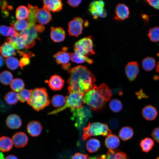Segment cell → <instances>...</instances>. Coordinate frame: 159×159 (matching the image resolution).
Returning a JSON list of instances; mask_svg holds the SVG:
<instances>
[{"label": "cell", "mask_w": 159, "mask_h": 159, "mask_svg": "<svg viewBox=\"0 0 159 159\" xmlns=\"http://www.w3.org/2000/svg\"><path fill=\"white\" fill-rule=\"evenodd\" d=\"M67 82L69 92L85 94L95 86V78L85 66L78 65L69 69Z\"/></svg>", "instance_id": "1"}, {"label": "cell", "mask_w": 159, "mask_h": 159, "mask_svg": "<svg viewBox=\"0 0 159 159\" xmlns=\"http://www.w3.org/2000/svg\"><path fill=\"white\" fill-rule=\"evenodd\" d=\"M112 95L109 87L103 83L98 87L95 86L85 93L83 97V102L92 110H99L109 100Z\"/></svg>", "instance_id": "2"}, {"label": "cell", "mask_w": 159, "mask_h": 159, "mask_svg": "<svg viewBox=\"0 0 159 159\" xmlns=\"http://www.w3.org/2000/svg\"><path fill=\"white\" fill-rule=\"evenodd\" d=\"M27 103L37 111L42 110L50 104V100L45 88H36L32 90Z\"/></svg>", "instance_id": "3"}, {"label": "cell", "mask_w": 159, "mask_h": 159, "mask_svg": "<svg viewBox=\"0 0 159 159\" xmlns=\"http://www.w3.org/2000/svg\"><path fill=\"white\" fill-rule=\"evenodd\" d=\"M83 129L82 138L83 140H85L92 136L102 135L107 137L112 134L111 131L106 123L99 122L89 123Z\"/></svg>", "instance_id": "4"}, {"label": "cell", "mask_w": 159, "mask_h": 159, "mask_svg": "<svg viewBox=\"0 0 159 159\" xmlns=\"http://www.w3.org/2000/svg\"><path fill=\"white\" fill-rule=\"evenodd\" d=\"M65 97L66 102L62 107L55 109L48 113L51 115L57 114L67 108L77 109L83 106V99L85 94L77 92H69Z\"/></svg>", "instance_id": "5"}, {"label": "cell", "mask_w": 159, "mask_h": 159, "mask_svg": "<svg viewBox=\"0 0 159 159\" xmlns=\"http://www.w3.org/2000/svg\"><path fill=\"white\" fill-rule=\"evenodd\" d=\"M74 51H77L85 56L95 54L92 37L83 38L75 42L74 45Z\"/></svg>", "instance_id": "6"}, {"label": "cell", "mask_w": 159, "mask_h": 159, "mask_svg": "<svg viewBox=\"0 0 159 159\" xmlns=\"http://www.w3.org/2000/svg\"><path fill=\"white\" fill-rule=\"evenodd\" d=\"M90 107L83 106L77 109H71L72 118L75 120V125L79 127L88 121L91 116V111Z\"/></svg>", "instance_id": "7"}, {"label": "cell", "mask_w": 159, "mask_h": 159, "mask_svg": "<svg viewBox=\"0 0 159 159\" xmlns=\"http://www.w3.org/2000/svg\"><path fill=\"white\" fill-rule=\"evenodd\" d=\"M104 6L103 1H93L90 4L88 10L94 19H97L99 17L104 18L106 15Z\"/></svg>", "instance_id": "8"}, {"label": "cell", "mask_w": 159, "mask_h": 159, "mask_svg": "<svg viewBox=\"0 0 159 159\" xmlns=\"http://www.w3.org/2000/svg\"><path fill=\"white\" fill-rule=\"evenodd\" d=\"M84 20L80 17H75L68 23V32L70 36L78 37L82 33Z\"/></svg>", "instance_id": "9"}, {"label": "cell", "mask_w": 159, "mask_h": 159, "mask_svg": "<svg viewBox=\"0 0 159 159\" xmlns=\"http://www.w3.org/2000/svg\"><path fill=\"white\" fill-rule=\"evenodd\" d=\"M126 75L130 81L134 80L139 72V66L137 62L133 61L128 62L125 68Z\"/></svg>", "instance_id": "10"}, {"label": "cell", "mask_w": 159, "mask_h": 159, "mask_svg": "<svg viewBox=\"0 0 159 159\" xmlns=\"http://www.w3.org/2000/svg\"><path fill=\"white\" fill-rule=\"evenodd\" d=\"M129 13L128 7L125 4L120 3L116 7L114 18L117 21H122L128 17Z\"/></svg>", "instance_id": "11"}, {"label": "cell", "mask_w": 159, "mask_h": 159, "mask_svg": "<svg viewBox=\"0 0 159 159\" xmlns=\"http://www.w3.org/2000/svg\"><path fill=\"white\" fill-rule=\"evenodd\" d=\"M96 159H127L126 154L118 150H109L106 154L97 156Z\"/></svg>", "instance_id": "12"}, {"label": "cell", "mask_w": 159, "mask_h": 159, "mask_svg": "<svg viewBox=\"0 0 159 159\" xmlns=\"http://www.w3.org/2000/svg\"><path fill=\"white\" fill-rule=\"evenodd\" d=\"M13 145L17 148H23L27 143L28 138L26 135L22 132H18L12 136Z\"/></svg>", "instance_id": "13"}, {"label": "cell", "mask_w": 159, "mask_h": 159, "mask_svg": "<svg viewBox=\"0 0 159 159\" xmlns=\"http://www.w3.org/2000/svg\"><path fill=\"white\" fill-rule=\"evenodd\" d=\"M64 82V80L60 76L54 74L51 77L48 83L49 87L52 90L57 91L62 89Z\"/></svg>", "instance_id": "14"}, {"label": "cell", "mask_w": 159, "mask_h": 159, "mask_svg": "<svg viewBox=\"0 0 159 159\" xmlns=\"http://www.w3.org/2000/svg\"><path fill=\"white\" fill-rule=\"evenodd\" d=\"M36 19V21L40 24H46L52 20V16L49 11L43 8L38 9Z\"/></svg>", "instance_id": "15"}, {"label": "cell", "mask_w": 159, "mask_h": 159, "mask_svg": "<svg viewBox=\"0 0 159 159\" xmlns=\"http://www.w3.org/2000/svg\"><path fill=\"white\" fill-rule=\"evenodd\" d=\"M43 8L49 11L58 12L62 9L63 4L62 1L59 0H43Z\"/></svg>", "instance_id": "16"}, {"label": "cell", "mask_w": 159, "mask_h": 159, "mask_svg": "<svg viewBox=\"0 0 159 159\" xmlns=\"http://www.w3.org/2000/svg\"><path fill=\"white\" fill-rule=\"evenodd\" d=\"M42 129V125L37 121L34 120L29 122L26 127L28 133L32 137H36L40 135Z\"/></svg>", "instance_id": "17"}, {"label": "cell", "mask_w": 159, "mask_h": 159, "mask_svg": "<svg viewBox=\"0 0 159 159\" xmlns=\"http://www.w3.org/2000/svg\"><path fill=\"white\" fill-rule=\"evenodd\" d=\"M15 49L9 42L5 40L1 46L0 51L2 56L6 58L16 55Z\"/></svg>", "instance_id": "18"}, {"label": "cell", "mask_w": 159, "mask_h": 159, "mask_svg": "<svg viewBox=\"0 0 159 159\" xmlns=\"http://www.w3.org/2000/svg\"><path fill=\"white\" fill-rule=\"evenodd\" d=\"M6 122L7 127L12 129L19 128L21 126L22 123L20 117L15 114H12L8 116Z\"/></svg>", "instance_id": "19"}, {"label": "cell", "mask_w": 159, "mask_h": 159, "mask_svg": "<svg viewBox=\"0 0 159 159\" xmlns=\"http://www.w3.org/2000/svg\"><path fill=\"white\" fill-rule=\"evenodd\" d=\"M142 114L143 117L146 120L151 121L154 120L158 115L156 109L151 105L145 106L142 110Z\"/></svg>", "instance_id": "20"}, {"label": "cell", "mask_w": 159, "mask_h": 159, "mask_svg": "<svg viewBox=\"0 0 159 159\" xmlns=\"http://www.w3.org/2000/svg\"><path fill=\"white\" fill-rule=\"evenodd\" d=\"M65 33L64 30L60 27H53L51 29L50 37L55 42H60L65 38Z\"/></svg>", "instance_id": "21"}, {"label": "cell", "mask_w": 159, "mask_h": 159, "mask_svg": "<svg viewBox=\"0 0 159 159\" xmlns=\"http://www.w3.org/2000/svg\"><path fill=\"white\" fill-rule=\"evenodd\" d=\"M70 54L71 60L76 63L81 64L87 62L89 64H92L93 62L92 59L77 51H74V53H70Z\"/></svg>", "instance_id": "22"}, {"label": "cell", "mask_w": 159, "mask_h": 159, "mask_svg": "<svg viewBox=\"0 0 159 159\" xmlns=\"http://www.w3.org/2000/svg\"><path fill=\"white\" fill-rule=\"evenodd\" d=\"M105 145L109 150H115L119 145L120 141L118 137L116 135L112 134L106 138Z\"/></svg>", "instance_id": "23"}, {"label": "cell", "mask_w": 159, "mask_h": 159, "mask_svg": "<svg viewBox=\"0 0 159 159\" xmlns=\"http://www.w3.org/2000/svg\"><path fill=\"white\" fill-rule=\"evenodd\" d=\"M54 57L57 63L62 64V65L69 63L71 59L70 54L64 50L57 52L55 54Z\"/></svg>", "instance_id": "24"}, {"label": "cell", "mask_w": 159, "mask_h": 159, "mask_svg": "<svg viewBox=\"0 0 159 159\" xmlns=\"http://www.w3.org/2000/svg\"><path fill=\"white\" fill-rule=\"evenodd\" d=\"M5 40L9 42L16 49L25 48V41L20 35L16 37H10Z\"/></svg>", "instance_id": "25"}, {"label": "cell", "mask_w": 159, "mask_h": 159, "mask_svg": "<svg viewBox=\"0 0 159 159\" xmlns=\"http://www.w3.org/2000/svg\"><path fill=\"white\" fill-rule=\"evenodd\" d=\"M134 134L133 129L131 127L125 126L120 130L119 136L122 140L126 141L132 138Z\"/></svg>", "instance_id": "26"}, {"label": "cell", "mask_w": 159, "mask_h": 159, "mask_svg": "<svg viewBox=\"0 0 159 159\" xmlns=\"http://www.w3.org/2000/svg\"><path fill=\"white\" fill-rule=\"evenodd\" d=\"M12 140L9 137L3 136L0 139V150L4 152L10 151L12 148Z\"/></svg>", "instance_id": "27"}, {"label": "cell", "mask_w": 159, "mask_h": 159, "mask_svg": "<svg viewBox=\"0 0 159 159\" xmlns=\"http://www.w3.org/2000/svg\"><path fill=\"white\" fill-rule=\"evenodd\" d=\"M154 145L153 140L149 138H146L142 140L140 143L142 151L148 153L153 148Z\"/></svg>", "instance_id": "28"}, {"label": "cell", "mask_w": 159, "mask_h": 159, "mask_svg": "<svg viewBox=\"0 0 159 159\" xmlns=\"http://www.w3.org/2000/svg\"><path fill=\"white\" fill-rule=\"evenodd\" d=\"M100 141L97 139L94 138L89 139L87 141L86 144L87 149L90 153L96 152L100 148Z\"/></svg>", "instance_id": "29"}, {"label": "cell", "mask_w": 159, "mask_h": 159, "mask_svg": "<svg viewBox=\"0 0 159 159\" xmlns=\"http://www.w3.org/2000/svg\"><path fill=\"white\" fill-rule=\"evenodd\" d=\"M30 11L28 8L24 6H20L16 9V17L17 19H27L29 16Z\"/></svg>", "instance_id": "30"}, {"label": "cell", "mask_w": 159, "mask_h": 159, "mask_svg": "<svg viewBox=\"0 0 159 159\" xmlns=\"http://www.w3.org/2000/svg\"><path fill=\"white\" fill-rule=\"evenodd\" d=\"M142 66L144 70L149 71L153 70L156 64L155 59L151 57H147L144 58L142 62Z\"/></svg>", "instance_id": "31"}, {"label": "cell", "mask_w": 159, "mask_h": 159, "mask_svg": "<svg viewBox=\"0 0 159 159\" xmlns=\"http://www.w3.org/2000/svg\"><path fill=\"white\" fill-rule=\"evenodd\" d=\"M15 29L17 32H22L26 29L29 25L27 19H17L13 24Z\"/></svg>", "instance_id": "32"}, {"label": "cell", "mask_w": 159, "mask_h": 159, "mask_svg": "<svg viewBox=\"0 0 159 159\" xmlns=\"http://www.w3.org/2000/svg\"><path fill=\"white\" fill-rule=\"evenodd\" d=\"M13 80L12 75L8 71H4L2 72L0 75V81L1 83L5 85L10 84Z\"/></svg>", "instance_id": "33"}, {"label": "cell", "mask_w": 159, "mask_h": 159, "mask_svg": "<svg viewBox=\"0 0 159 159\" xmlns=\"http://www.w3.org/2000/svg\"><path fill=\"white\" fill-rule=\"evenodd\" d=\"M51 102L54 107L60 108L65 104L66 102L65 97L61 95H56L52 97Z\"/></svg>", "instance_id": "34"}, {"label": "cell", "mask_w": 159, "mask_h": 159, "mask_svg": "<svg viewBox=\"0 0 159 159\" xmlns=\"http://www.w3.org/2000/svg\"><path fill=\"white\" fill-rule=\"evenodd\" d=\"M24 84L22 80L20 78H15L13 80L10 84L11 89L14 92H19L24 89Z\"/></svg>", "instance_id": "35"}, {"label": "cell", "mask_w": 159, "mask_h": 159, "mask_svg": "<svg viewBox=\"0 0 159 159\" xmlns=\"http://www.w3.org/2000/svg\"><path fill=\"white\" fill-rule=\"evenodd\" d=\"M4 98L6 102L10 105L16 104L19 100L17 93L13 91L7 93L5 95Z\"/></svg>", "instance_id": "36"}, {"label": "cell", "mask_w": 159, "mask_h": 159, "mask_svg": "<svg viewBox=\"0 0 159 159\" xmlns=\"http://www.w3.org/2000/svg\"><path fill=\"white\" fill-rule=\"evenodd\" d=\"M32 90H29L24 89L19 92L17 94L18 96L19 100L21 102H27L30 99Z\"/></svg>", "instance_id": "37"}, {"label": "cell", "mask_w": 159, "mask_h": 159, "mask_svg": "<svg viewBox=\"0 0 159 159\" xmlns=\"http://www.w3.org/2000/svg\"><path fill=\"white\" fill-rule=\"evenodd\" d=\"M5 61L7 67L11 70L16 69L19 66V61L18 59L13 57L6 58Z\"/></svg>", "instance_id": "38"}, {"label": "cell", "mask_w": 159, "mask_h": 159, "mask_svg": "<svg viewBox=\"0 0 159 159\" xmlns=\"http://www.w3.org/2000/svg\"><path fill=\"white\" fill-rule=\"evenodd\" d=\"M109 106L111 110L115 112H120L122 108V103L116 99L112 100L109 103Z\"/></svg>", "instance_id": "39"}, {"label": "cell", "mask_w": 159, "mask_h": 159, "mask_svg": "<svg viewBox=\"0 0 159 159\" xmlns=\"http://www.w3.org/2000/svg\"><path fill=\"white\" fill-rule=\"evenodd\" d=\"M148 36L150 40L154 42L159 41V27H154L150 29L148 32Z\"/></svg>", "instance_id": "40"}, {"label": "cell", "mask_w": 159, "mask_h": 159, "mask_svg": "<svg viewBox=\"0 0 159 159\" xmlns=\"http://www.w3.org/2000/svg\"><path fill=\"white\" fill-rule=\"evenodd\" d=\"M95 157L89 156L87 154H83L80 153H75L72 158V159H96Z\"/></svg>", "instance_id": "41"}, {"label": "cell", "mask_w": 159, "mask_h": 159, "mask_svg": "<svg viewBox=\"0 0 159 159\" xmlns=\"http://www.w3.org/2000/svg\"><path fill=\"white\" fill-rule=\"evenodd\" d=\"M29 63V58L25 56H23L19 61V66L21 69H23L24 66L28 65Z\"/></svg>", "instance_id": "42"}, {"label": "cell", "mask_w": 159, "mask_h": 159, "mask_svg": "<svg viewBox=\"0 0 159 159\" xmlns=\"http://www.w3.org/2000/svg\"><path fill=\"white\" fill-rule=\"evenodd\" d=\"M151 135L154 140L159 144V127L155 128L152 132Z\"/></svg>", "instance_id": "43"}, {"label": "cell", "mask_w": 159, "mask_h": 159, "mask_svg": "<svg viewBox=\"0 0 159 159\" xmlns=\"http://www.w3.org/2000/svg\"><path fill=\"white\" fill-rule=\"evenodd\" d=\"M10 29V27L2 25L0 26V32L1 34L5 36H8Z\"/></svg>", "instance_id": "44"}, {"label": "cell", "mask_w": 159, "mask_h": 159, "mask_svg": "<svg viewBox=\"0 0 159 159\" xmlns=\"http://www.w3.org/2000/svg\"><path fill=\"white\" fill-rule=\"evenodd\" d=\"M146 1L151 6L159 9V0H146Z\"/></svg>", "instance_id": "45"}, {"label": "cell", "mask_w": 159, "mask_h": 159, "mask_svg": "<svg viewBox=\"0 0 159 159\" xmlns=\"http://www.w3.org/2000/svg\"><path fill=\"white\" fill-rule=\"evenodd\" d=\"M82 1L79 0H70L67 1V3L71 6L75 7L78 6L81 3Z\"/></svg>", "instance_id": "46"}, {"label": "cell", "mask_w": 159, "mask_h": 159, "mask_svg": "<svg viewBox=\"0 0 159 159\" xmlns=\"http://www.w3.org/2000/svg\"><path fill=\"white\" fill-rule=\"evenodd\" d=\"M110 125L112 128H116L117 127L118 125V122L117 120H113L110 121Z\"/></svg>", "instance_id": "47"}, {"label": "cell", "mask_w": 159, "mask_h": 159, "mask_svg": "<svg viewBox=\"0 0 159 159\" xmlns=\"http://www.w3.org/2000/svg\"><path fill=\"white\" fill-rule=\"evenodd\" d=\"M35 28L36 31L39 32H42L45 29L44 26L43 25L40 24L36 25Z\"/></svg>", "instance_id": "48"}, {"label": "cell", "mask_w": 159, "mask_h": 159, "mask_svg": "<svg viewBox=\"0 0 159 159\" xmlns=\"http://www.w3.org/2000/svg\"><path fill=\"white\" fill-rule=\"evenodd\" d=\"M5 159H18V158L14 155H9L6 156Z\"/></svg>", "instance_id": "49"}, {"label": "cell", "mask_w": 159, "mask_h": 159, "mask_svg": "<svg viewBox=\"0 0 159 159\" xmlns=\"http://www.w3.org/2000/svg\"><path fill=\"white\" fill-rule=\"evenodd\" d=\"M3 59L1 55L0 56V67H1L3 64Z\"/></svg>", "instance_id": "50"}, {"label": "cell", "mask_w": 159, "mask_h": 159, "mask_svg": "<svg viewBox=\"0 0 159 159\" xmlns=\"http://www.w3.org/2000/svg\"><path fill=\"white\" fill-rule=\"evenodd\" d=\"M156 71L157 72L159 73V61L156 65Z\"/></svg>", "instance_id": "51"}]
</instances>
